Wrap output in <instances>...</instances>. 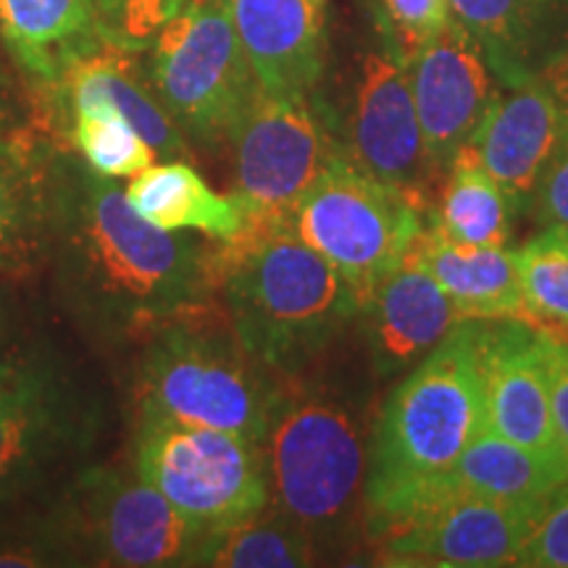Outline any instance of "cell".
<instances>
[{
    "label": "cell",
    "mask_w": 568,
    "mask_h": 568,
    "mask_svg": "<svg viewBox=\"0 0 568 568\" xmlns=\"http://www.w3.org/2000/svg\"><path fill=\"white\" fill-rule=\"evenodd\" d=\"M548 497H458L437 503L403 518L376 539L379 558L385 566H516Z\"/></svg>",
    "instance_id": "obj_13"
},
{
    "label": "cell",
    "mask_w": 568,
    "mask_h": 568,
    "mask_svg": "<svg viewBox=\"0 0 568 568\" xmlns=\"http://www.w3.org/2000/svg\"><path fill=\"white\" fill-rule=\"evenodd\" d=\"M376 11L387 45L400 59H410L453 21L450 0H376Z\"/></svg>",
    "instance_id": "obj_30"
},
{
    "label": "cell",
    "mask_w": 568,
    "mask_h": 568,
    "mask_svg": "<svg viewBox=\"0 0 568 568\" xmlns=\"http://www.w3.org/2000/svg\"><path fill=\"white\" fill-rule=\"evenodd\" d=\"M339 151L361 172L403 190L429 209V190L437 182L410 92L406 59L393 48L364 55L355 80L351 109L339 134Z\"/></svg>",
    "instance_id": "obj_12"
},
{
    "label": "cell",
    "mask_w": 568,
    "mask_h": 568,
    "mask_svg": "<svg viewBox=\"0 0 568 568\" xmlns=\"http://www.w3.org/2000/svg\"><path fill=\"white\" fill-rule=\"evenodd\" d=\"M126 201L145 222L166 232H201L209 237H237L247 224L245 205L234 195H222L182 159L151 163L130 176Z\"/></svg>",
    "instance_id": "obj_22"
},
{
    "label": "cell",
    "mask_w": 568,
    "mask_h": 568,
    "mask_svg": "<svg viewBox=\"0 0 568 568\" xmlns=\"http://www.w3.org/2000/svg\"><path fill=\"white\" fill-rule=\"evenodd\" d=\"M61 109L103 103L122 116L155 148L161 159L187 155V140L155 95L153 82L145 80L132 51L101 42L84 53L53 82Z\"/></svg>",
    "instance_id": "obj_20"
},
{
    "label": "cell",
    "mask_w": 568,
    "mask_h": 568,
    "mask_svg": "<svg viewBox=\"0 0 568 568\" xmlns=\"http://www.w3.org/2000/svg\"><path fill=\"white\" fill-rule=\"evenodd\" d=\"M550 393L552 422H556L560 450L568 464V339L550 337Z\"/></svg>",
    "instance_id": "obj_33"
},
{
    "label": "cell",
    "mask_w": 568,
    "mask_h": 568,
    "mask_svg": "<svg viewBox=\"0 0 568 568\" xmlns=\"http://www.w3.org/2000/svg\"><path fill=\"white\" fill-rule=\"evenodd\" d=\"M67 516L84 556L103 566H195L209 537L142 479L138 468H88L71 487Z\"/></svg>",
    "instance_id": "obj_10"
},
{
    "label": "cell",
    "mask_w": 568,
    "mask_h": 568,
    "mask_svg": "<svg viewBox=\"0 0 568 568\" xmlns=\"http://www.w3.org/2000/svg\"><path fill=\"white\" fill-rule=\"evenodd\" d=\"M51 153L0 130V266L24 272L45 261Z\"/></svg>",
    "instance_id": "obj_24"
},
{
    "label": "cell",
    "mask_w": 568,
    "mask_h": 568,
    "mask_svg": "<svg viewBox=\"0 0 568 568\" xmlns=\"http://www.w3.org/2000/svg\"><path fill=\"white\" fill-rule=\"evenodd\" d=\"M0 38L21 69L53 84L101 45L95 0H0Z\"/></svg>",
    "instance_id": "obj_23"
},
{
    "label": "cell",
    "mask_w": 568,
    "mask_h": 568,
    "mask_svg": "<svg viewBox=\"0 0 568 568\" xmlns=\"http://www.w3.org/2000/svg\"><path fill=\"white\" fill-rule=\"evenodd\" d=\"M266 510L234 527L209 531L195 566L301 568L316 564L318 548L314 539L276 510L274 516H266Z\"/></svg>",
    "instance_id": "obj_26"
},
{
    "label": "cell",
    "mask_w": 568,
    "mask_h": 568,
    "mask_svg": "<svg viewBox=\"0 0 568 568\" xmlns=\"http://www.w3.org/2000/svg\"><path fill=\"white\" fill-rule=\"evenodd\" d=\"M190 0H95L98 38L140 53L153 45L163 27Z\"/></svg>",
    "instance_id": "obj_29"
},
{
    "label": "cell",
    "mask_w": 568,
    "mask_h": 568,
    "mask_svg": "<svg viewBox=\"0 0 568 568\" xmlns=\"http://www.w3.org/2000/svg\"><path fill=\"white\" fill-rule=\"evenodd\" d=\"M45 261L67 303L103 335L148 339L216 305L213 247L145 222L116 180L74 153H51Z\"/></svg>",
    "instance_id": "obj_1"
},
{
    "label": "cell",
    "mask_w": 568,
    "mask_h": 568,
    "mask_svg": "<svg viewBox=\"0 0 568 568\" xmlns=\"http://www.w3.org/2000/svg\"><path fill=\"white\" fill-rule=\"evenodd\" d=\"M406 261L422 266L443 287L464 322L518 318L531 324L518 280L516 251L456 245L426 224Z\"/></svg>",
    "instance_id": "obj_19"
},
{
    "label": "cell",
    "mask_w": 568,
    "mask_h": 568,
    "mask_svg": "<svg viewBox=\"0 0 568 568\" xmlns=\"http://www.w3.org/2000/svg\"><path fill=\"white\" fill-rule=\"evenodd\" d=\"M364 410L351 397L290 382L264 439L268 506L322 545L343 542L364 514Z\"/></svg>",
    "instance_id": "obj_4"
},
{
    "label": "cell",
    "mask_w": 568,
    "mask_h": 568,
    "mask_svg": "<svg viewBox=\"0 0 568 568\" xmlns=\"http://www.w3.org/2000/svg\"><path fill=\"white\" fill-rule=\"evenodd\" d=\"M67 116L74 153L109 180H130L159 159L151 142L111 105H74Z\"/></svg>",
    "instance_id": "obj_27"
},
{
    "label": "cell",
    "mask_w": 568,
    "mask_h": 568,
    "mask_svg": "<svg viewBox=\"0 0 568 568\" xmlns=\"http://www.w3.org/2000/svg\"><path fill=\"white\" fill-rule=\"evenodd\" d=\"M372 368L379 379L400 376L464 324L443 287L422 266L403 264L361 305Z\"/></svg>",
    "instance_id": "obj_16"
},
{
    "label": "cell",
    "mask_w": 568,
    "mask_h": 568,
    "mask_svg": "<svg viewBox=\"0 0 568 568\" xmlns=\"http://www.w3.org/2000/svg\"><path fill=\"white\" fill-rule=\"evenodd\" d=\"M516 566L568 568V481L545 500L542 516L518 552Z\"/></svg>",
    "instance_id": "obj_31"
},
{
    "label": "cell",
    "mask_w": 568,
    "mask_h": 568,
    "mask_svg": "<svg viewBox=\"0 0 568 568\" xmlns=\"http://www.w3.org/2000/svg\"><path fill=\"white\" fill-rule=\"evenodd\" d=\"M527 211L531 213L539 230L542 226L568 230V119L556 151H552L548 166L539 176Z\"/></svg>",
    "instance_id": "obj_32"
},
{
    "label": "cell",
    "mask_w": 568,
    "mask_h": 568,
    "mask_svg": "<svg viewBox=\"0 0 568 568\" xmlns=\"http://www.w3.org/2000/svg\"><path fill=\"white\" fill-rule=\"evenodd\" d=\"M516 205L468 145L445 172L439 205L429 226L439 237L466 247H506Z\"/></svg>",
    "instance_id": "obj_25"
},
{
    "label": "cell",
    "mask_w": 568,
    "mask_h": 568,
    "mask_svg": "<svg viewBox=\"0 0 568 568\" xmlns=\"http://www.w3.org/2000/svg\"><path fill=\"white\" fill-rule=\"evenodd\" d=\"M426 211L416 197L361 172L339 151L290 213V226L364 305L376 284L403 264L424 232Z\"/></svg>",
    "instance_id": "obj_7"
},
{
    "label": "cell",
    "mask_w": 568,
    "mask_h": 568,
    "mask_svg": "<svg viewBox=\"0 0 568 568\" xmlns=\"http://www.w3.org/2000/svg\"><path fill=\"white\" fill-rule=\"evenodd\" d=\"M234 197L247 216L290 219L314 187L339 140L311 95H280L261 88L230 134Z\"/></svg>",
    "instance_id": "obj_11"
},
{
    "label": "cell",
    "mask_w": 568,
    "mask_h": 568,
    "mask_svg": "<svg viewBox=\"0 0 568 568\" xmlns=\"http://www.w3.org/2000/svg\"><path fill=\"white\" fill-rule=\"evenodd\" d=\"M134 468L205 531H219L268 508L264 445L243 435L140 414Z\"/></svg>",
    "instance_id": "obj_8"
},
{
    "label": "cell",
    "mask_w": 568,
    "mask_h": 568,
    "mask_svg": "<svg viewBox=\"0 0 568 568\" xmlns=\"http://www.w3.org/2000/svg\"><path fill=\"white\" fill-rule=\"evenodd\" d=\"M516 261L531 326L556 339H568V230L542 226L516 251Z\"/></svg>",
    "instance_id": "obj_28"
},
{
    "label": "cell",
    "mask_w": 568,
    "mask_h": 568,
    "mask_svg": "<svg viewBox=\"0 0 568 568\" xmlns=\"http://www.w3.org/2000/svg\"><path fill=\"white\" fill-rule=\"evenodd\" d=\"M151 82L184 140L216 151L261 92L230 0H190L151 45Z\"/></svg>",
    "instance_id": "obj_6"
},
{
    "label": "cell",
    "mask_w": 568,
    "mask_h": 568,
    "mask_svg": "<svg viewBox=\"0 0 568 568\" xmlns=\"http://www.w3.org/2000/svg\"><path fill=\"white\" fill-rule=\"evenodd\" d=\"M537 80L552 92V98H556L560 111H564V116L568 119V53L560 55L558 61H552Z\"/></svg>",
    "instance_id": "obj_34"
},
{
    "label": "cell",
    "mask_w": 568,
    "mask_h": 568,
    "mask_svg": "<svg viewBox=\"0 0 568 568\" xmlns=\"http://www.w3.org/2000/svg\"><path fill=\"white\" fill-rule=\"evenodd\" d=\"M487 429L566 466L550 393V337L518 318L477 322Z\"/></svg>",
    "instance_id": "obj_15"
},
{
    "label": "cell",
    "mask_w": 568,
    "mask_h": 568,
    "mask_svg": "<svg viewBox=\"0 0 568 568\" xmlns=\"http://www.w3.org/2000/svg\"><path fill=\"white\" fill-rule=\"evenodd\" d=\"M230 6L261 88L311 95L324 74L326 0H230Z\"/></svg>",
    "instance_id": "obj_17"
},
{
    "label": "cell",
    "mask_w": 568,
    "mask_h": 568,
    "mask_svg": "<svg viewBox=\"0 0 568 568\" xmlns=\"http://www.w3.org/2000/svg\"><path fill=\"white\" fill-rule=\"evenodd\" d=\"M98 410L59 366L34 353L0 355V506L84 453Z\"/></svg>",
    "instance_id": "obj_9"
},
{
    "label": "cell",
    "mask_w": 568,
    "mask_h": 568,
    "mask_svg": "<svg viewBox=\"0 0 568 568\" xmlns=\"http://www.w3.org/2000/svg\"><path fill=\"white\" fill-rule=\"evenodd\" d=\"M426 153L437 176L468 148L500 95L493 67L456 19L406 59Z\"/></svg>",
    "instance_id": "obj_14"
},
{
    "label": "cell",
    "mask_w": 568,
    "mask_h": 568,
    "mask_svg": "<svg viewBox=\"0 0 568 568\" xmlns=\"http://www.w3.org/2000/svg\"><path fill=\"white\" fill-rule=\"evenodd\" d=\"M213 308L184 316L145 339L140 414L232 432L264 445L276 406L293 379L253 358L226 318L224 324H211Z\"/></svg>",
    "instance_id": "obj_5"
},
{
    "label": "cell",
    "mask_w": 568,
    "mask_h": 568,
    "mask_svg": "<svg viewBox=\"0 0 568 568\" xmlns=\"http://www.w3.org/2000/svg\"><path fill=\"white\" fill-rule=\"evenodd\" d=\"M487 429L477 322H464L403 374L368 437V539L393 527L418 489L447 471Z\"/></svg>",
    "instance_id": "obj_3"
},
{
    "label": "cell",
    "mask_w": 568,
    "mask_h": 568,
    "mask_svg": "<svg viewBox=\"0 0 568 568\" xmlns=\"http://www.w3.org/2000/svg\"><path fill=\"white\" fill-rule=\"evenodd\" d=\"M213 297L240 345L284 379H301L361 308L351 284L276 216H247L213 247Z\"/></svg>",
    "instance_id": "obj_2"
},
{
    "label": "cell",
    "mask_w": 568,
    "mask_h": 568,
    "mask_svg": "<svg viewBox=\"0 0 568 568\" xmlns=\"http://www.w3.org/2000/svg\"><path fill=\"white\" fill-rule=\"evenodd\" d=\"M0 130H6V103H3V95H0Z\"/></svg>",
    "instance_id": "obj_35"
},
{
    "label": "cell",
    "mask_w": 568,
    "mask_h": 568,
    "mask_svg": "<svg viewBox=\"0 0 568 568\" xmlns=\"http://www.w3.org/2000/svg\"><path fill=\"white\" fill-rule=\"evenodd\" d=\"M566 466L537 456L529 447H521L485 429L460 453L456 464L410 497L406 510L395 524H400L416 510L432 508L445 500H458V497H495V500L548 497L552 489L566 485Z\"/></svg>",
    "instance_id": "obj_21"
},
{
    "label": "cell",
    "mask_w": 568,
    "mask_h": 568,
    "mask_svg": "<svg viewBox=\"0 0 568 568\" xmlns=\"http://www.w3.org/2000/svg\"><path fill=\"white\" fill-rule=\"evenodd\" d=\"M566 116L539 80L500 88L471 148L516 211L529 209L539 176L564 134Z\"/></svg>",
    "instance_id": "obj_18"
}]
</instances>
